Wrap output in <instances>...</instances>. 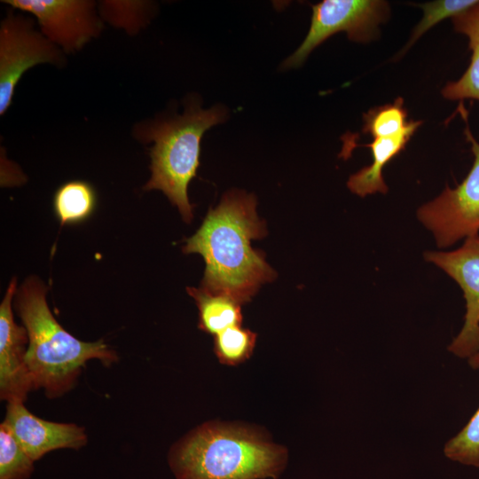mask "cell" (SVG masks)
<instances>
[{
	"mask_svg": "<svg viewBox=\"0 0 479 479\" xmlns=\"http://www.w3.org/2000/svg\"><path fill=\"white\" fill-rule=\"evenodd\" d=\"M34 460L57 449H79L87 443L82 427L44 420L31 413L24 402L7 403L3 421Z\"/></svg>",
	"mask_w": 479,
	"mask_h": 479,
	"instance_id": "11",
	"label": "cell"
},
{
	"mask_svg": "<svg viewBox=\"0 0 479 479\" xmlns=\"http://www.w3.org/2000/svg\"><path fill=\"white\" fill-rule=\"evenodd\" d=\"M256 204L254 194L230 190L208 210L197 232L186 239L183 252L200 254L206 263L200 290L227 295L243 304L263 284L275 279L277 273L265 261V255L251 245L252 240L267 234Z\"/></svg>",
	"mask_w": 479,
	"mask_h": 479,
	"instance_id": "1",
	"label": "cell"
},
{
	"mask_svg": "<svg viewBox=\"0 0 479 479\" xmlns=\"http://www.w3.org/2000/svg\"><path fill=\"white\" fill-rule=\"evenodd\" d=\"M153 13L152 3L145 1H103L99 4V15L113 26L125 29L129 34L137 33L146 26Z\"/></svg>",
	"mask_w": 479,
	"mask_h": 479,
	"instance_id": "17",
	"label": "cell"
},
{
	"mask_svg": "<svg viewBox=\"0 0 479 479\" xmlns=\"http://www.w3.org/2000/svg\"><path fill=\"white\" fill-rule=\"evenodd\" d=\"M13 278L0 305V397L8 402H24L34 390L27 365L28 336L23 326L16 324L12 309L17 291Z\"/></svg>",
	"mask_w": 479,
	"mask_h": 479,
	"instance_id": "10",
	"label": "cell"
},
{
	"mask_svg": "<svg viewBox=\"0 0 479 479\" xmlns=\"http://www.w3.org/2000/svg\"><path fill=\"white\" fill-rule=\"evenodd\" d=\"M444 452L452 460L479 467V408L466 426L446 443Z\"/></svg>",
	"mask_w": 479,
	"mask_h": 479,
	"instance_id": "20",
	"label": "cell"
},
{
	"mask_svg": "<svg viewBox=\"0 0 479 479\" xmlns=\"http://www.w3.org/2000/svg\"><path fill=\"white\" fill-rule=\"evenodd\" d=\"M461 110L467 123L465 135L474 155L471 169L457 187L447 186L417 211L419 221L432 232L439 247L479 235V142L469 130L465 108Z\"/></svg>",
	"mask_w": 479,
	"mask_h": 479,
	"instance_id": "5",
	"label": "cell"
},
{
	"mask_svg": "<svg viewBox=\"0 0 479 479\" xmlns=\"http://www.w3.org/2000/svg\"><path fill=\"white\" fill-rule=\"evenodd\" d=\"M478 0H437L420 6L423 10V16L412 31L411 38L403 51L404 54L423 34L434 27L438 22L447 18H454L465 12Z\"/></svg>",
	"mask_w": 479,
	"mask_h": 479,
	"instance_id": "21",
	"label": "cell"
},
{
	"mask_svg": "<svg viewBox=\"0 0 479 479\" xmlns=\"http://www.w3.org/2000/svg\"><path fill=\"white\" fill-rule=\"evenodd\" d=\"M255 342V333L241 326H232L215 335L214 350L221 363L236 365L250 357Z\"/></svg>",
	"mask_w": 479,
	"mask_h": 479,
	"instance_id": "18",
	"label": "cell"
},
{
	"mask_svg": "<svg viewBox=\"0 0 479 479\" xmlns=\"http://www.w3.org/2000/svg\"><path fill=\"white\" fill-rule=\"evenodd\" d=\"M362 133L373 137H389L416 130L422 122L407 121V112L402 98L394 103L371 109L364 114Z\"/></svg>",
	"mask_w": 479,
	"mask_h": 479,
	"instance_id": "16",
	"label": "cell"
},
{
	"mask_svg": "<svg viewBox=\"0 0 479 479\" xmlns=\"http://www.w3.org/2000/svg\"><path fill=\"white\" fill-rule=\"evenodd\" d=\"M286 451L245 427L204 424L179 441L169 453L177 479L276 478Z\"/></svg>",
	"mask_w": 479,
	"mask_h": 479,
	"instance_id": "3",
	"label": "cell"
},
{
	"mask_svg": "<svg viewBox=\"0 0 479 479\" xmlns=\"http://www.w3.org/2000/svg\"><path fill=\"white\" fill-rule=\"evenodd\" d=\"M468 364L473 369H479V351L468 358Z\"/></svg>",
	"mask_w": 479,
	"mask_h": 479,
	"instance_id": "22",
	"label": "cell"
},
{
	"mask_svg": "<svg viewBox=\"0 0 479 479\" xmlns=\"http://www.w3.org/2000/svg\"><path fill=\"white\" fill-rule=\"evenodd\" d=\"M34 460L25 452L8 427L0 424V479H27Z\"/></svg>",
	"mask_w": 479,
	"mask_h": 479,
	"instance_id": "19",
	"label": "cell"
},
{
	"mask_svg": "<svg viewBox=\"0 0 479 479\" xmlns=\"http://www.w3.org/2000/svg\"><path fill=\"white\" fill-rule=\"evenodd\" d=\"M96 204L95 189L83 180L61 185L53 197L54 212L61 225L84 221L93 213Z\"/></svg>",
	"mask_w": 479,
	"mask_h": 479,
	"instance_id": "15",
	"label": "cell"
},
{
	"mask_svg": "<svg viewBox=\"0 0 479 479\" xmlns=\"http://www.w3.org/2000/svg\"><path fill=\"white\" fill-rule=\"evenodd\" d=\"M46 293L45 285L31 276L17 289L14 304L28 336L26 361L34 389L56 398L74 388L88 361L109 366L118 356L103 340L82 342L65 330L52 315Z\"/></svg>",
	"mask_w": 479,
	"mask_h": 479,
	"instance_id": "2",
	"label": "cell"
},
{
	"mask_svg": "<svg viewBox=\"0 0 479 479\" xmlns=\"http://www.w3.org/2000/svg\"><path fill=\"white\" fill-rule=\"evenodd\" d=\"M381 0H324L312 5L310 29L302 44L281 64V69L301 67L310 53L331 35L345 32L349 40L366 43L389 15Z\"/></svg>",
	"mask_w": 479,
	"mask_h": 479,
	"instance_id": "6",
	"label": "cell"
},
{
	"mask_svg": "<svg viewBox=\"0 0 479 479\" xmlns=\"http://www.w3.org/2000/svg\"><path fill=\"white\" fill-rule=\"evenodd\" d=\"M33 15L43 35L66 53L80 51L102 31V19L90 0H4Z\"/></svg>",
	"mask_w": 479,
	"mask_h": 479,
	"instance_id": "8",
	"label": "cell"
},
{
	"mask_svg": "<svg viewBox=\"0 0 479 479\" xmlns=\"http://www.w3.org/2000/svg\"><path fill=\"white\" fill-rule=\"evenodd\" d=\"M414 132L409 130L398 135L373 137L370 144L363 145L371 149L373 161L349 177L347 182L349 191L360 197L375 192L386 193L388 186L382 176L383 168L404 149Z\"/></svg>",
	"mask_w": 479,
	"mask_h": 479,
	"instance_id": "12",
	"label": "cell"
},
{
	"mask_svg": "<svg viewBox=\"0 0 479 479\" xmlns=\"http://www.w3.org/2000/svg\"><path fill=\"white\" fill-rule=\"evenodd\" d=\"M227 114L223 105L203 109L193 99L182 115L140 124L136 131L138 139L153 142L151 178L144 189L161 191L187 224L193 216L187 189L200 164V140L208 129L223 123Z\"/></svg>",
	"mask_w": 479,
	"mask_h": 479,
	"instance_id": "4",
	"label": "cell"
},
{
	"mask_svg": "<svg viewBox=\"0 0 479 479\" xmlns=\"http://www.w3.org/2000/svg\"><path fill=\"white\" fill-rule=\"evenodd\" d=\"M456 32L465 35L471 50L470 63L462 75L448 82L442 90L443 96L451 100L466 98L479 101V0L473 6L452 18Z\"/></svg>",
	"mask_w": 479,
	"mask_h": 479,
	"instance_id": "13",
	"label": "cell"
},
{
	"mask_svg": "<svg viewBox=\"0 0 479 479\" xmlns=\"http://www.w3.org/2000/svg\"><path fill=\"white\" fill-rule=\"evenodd\" d=\"M187 292L199 310V328L205 333L216 335L229 327L241 326V304L234 299L195 287H187Z\"/></svg>",
	"mask_w": 479,
	"mask_h": 479,
	"instance_id": "14",
	"label": "cell"
},
{
	"mask_svg": "<svg viewBox=\"0 0 479 479\" xmlns=\"http://www.w3.org/2000/svg\"><path fill=\"white\" fill-rule=\"evenodd\" d=\"M34 20L12 11L0 26V114L12 102L15 88L27 70L42 63L62 67L63 51L35 27Z\"/></svg>",
	"mask_w": 479,
	"mask_h": 479,
	"instance_id": "7",
	"label": "cell"
},
{
	"mask_svg": "<svg viewBox=\"0 0 479 479\" xmlns=\"http://www.w3.org/2000/svg\"><path fill=\"white\" fill-rule=\"evenodd\" d=\"M424 258L454 279L466 300L464 325L449 345L452 354L469 358L479 351V235L452 251H428Z\"/></svg>",
	"mask_w": 479,
	"mask_h": 479,
	"instance_id": "9",
	"label": "cell"
}]
</instances>
